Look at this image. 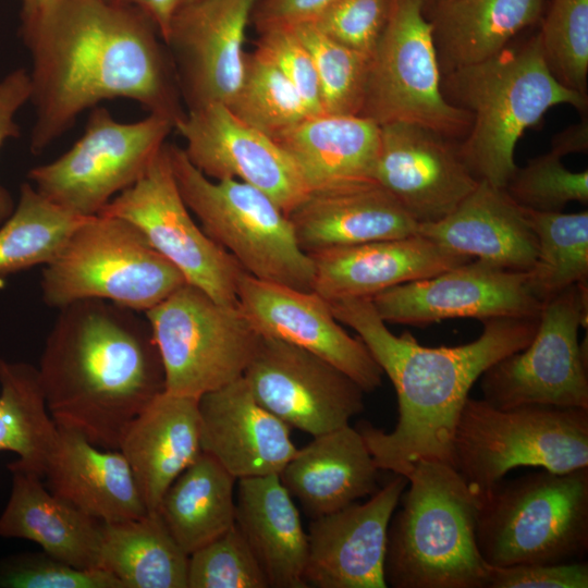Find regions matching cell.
Returning a JSON list of instances; mask_svg holds the SVG:
<instances>
[{
	"instance_id": "obj_9",
	"label": "cell",
	"mask_w": 588,
	"mask_h": 588,
	"mask_svg": "<svg viewBox=\"0 0 588 588\" xmlns=\"http://www.w3.org/2000/svg\"><path fill=\"white\" fill-rule=\"evenodd\" d=\"M180 194L204 232L244 272L259 280L311 291L314 267L283 210L260 189L234 179L212 180L183 148L168 144Z\"/></svg>"
},
{
	"instance_id": "obj_51",
	"label": "cell",
	"mask_w": 588,
	"mask_h": 588,
	"mask_svg": "<svg viewBox=\"0 0 588 588\" xmlns=\"http://www.w3.org/2000/svg\"><path fill=\"white\" fill-rule=\"evenodd\" d=\"M48 0H21L22 2V13H30L40 7H42Z\"/></svg>"
},
{
	"instance_id": "obj_15",
	"label": "cell",
	"mask_w": 588,
	"mask_h": 588,
	"mask_svg": "<svg viewBox=\"0 0 588 588\" xmlns=\"http://www.w3.org/2000/svg\"><path fill=\"white\" fill-rule=\"evenodd\" d=\"M255 400L313 437L348 425L364 411L363 388L320 356L260 335L244 375Z\"/></svg>"
},
{
	"instance_id": "obj_45",
	"label": "cell",
	"mask_w": 588,
	"mask_h": 588,
	"mask_svg": "<svg viewBox=\"0 0 588 588\" xmlns=\"http://www.w3.org/2000/svg\"><path fill=\"white\" fill-rule=\"evenodd\" d=\"M258 34L254 51L272 63L287 78L311 115L323 114L313 58L293 27H274Z\"/></svg>"
},
{
	"instance_id": "obj_1",
	"label": "cell",
	"mask_w": 588,
	"mask_h": 588,
	"mask_svg": "<svg viewBox=\"0 0 588 588\" xmlns=\"http://www.w3.org/2000/svg\"><path fill=\"white\" fill-rule=\"evenodd\" d=\"M21 17L33 63V152L103 100L127 98L174 123L185 114L171 53L140 10L110 0H48Z\"/></svg>"
},
{
	"instance_id": "obj_30",
	"label": "cell",
	"mask_w": 588,
	"mask_h": 588,
	"mask_svg": "<svg viewBox=\"0 0 588 588\" xmlns=\"http://www.w3.org/2000/svg\"><path fill=\"white\" fill-rule=\"evenodd\" d=\"M273 140L309 192L375 181L380 125L360 115H311Z\"/></svg>"
},
{
	"instance_id": "obj_27",
	"label": "cell",
	"mask_w": 588,
	"mask_h": 588,
	"mask_svg": "<svg viewBox=\"0 0 588 588\" xmlns=\"http://www.w3.org/2000/svg\"><path fill=\"white\" fill-rule=\"evenodd\" d=\"M197 397L163 391L127 426L119 450L149 513L175 478L201 453Z\"/></svg>"
},
{
	"instance_id": "obj_6",
	"label": "cell",
	"mask_w": 588,
	"mask_h": 588,
	"mask_svg": "<svg viewBox=\"0 0 588 588\" xmlns=\"http://www.w3.org/2000/svg\"><path fill=\"white\" fill-rule=\"evenodd\" d=\"M476 542L490 566L581 561L588 551V467L502 479L481 492Z\"/></svg>"
},
{
	"instance_id": "obj_20",
	"label": "cell",
	"mask_w": 588,
	"mask_h": 588,
	"mask_svg": "<svg viewBox=\"0 0 588 588\" xmlns=\"http://www.w3.org/2000/svg\"><path fill=\"white\" fill-rule=\"evenodd\" d=\"M237 305L260 335L320 356L366 393L382 384L383 372L365 343L343 329L329 302L316 292L259 280L244 272L238 283Z\"/></svg>"
},
{
	"instance_id": "obj_26",
	"label": "cell",
	"mask_w": 588,
	"mask_h": 588,
	"mask_svg": "<svg viewBox=\"0 0 588 588\" xmlns=\"http://www.w3.org/2000/svg\"><path fill=\"white\" fill-rule=\"evenodd\" d=\"M417 234L450 252L512 271H529L537 255V238L523 208L504 188L486 181L444 218L418 224Z\"/></svg>"
},
{
	"instance_id": "obj_13",
	"label": "cell",
	"mask_w": 588,
	"mask_h": 588,
	"mask_svg": "<svg viewBox=\"0 0 588 588\" xmlns=\"http://www.w3.org/2000/svg\"><path fill=\"white\" fill-rule=\"evenodd\" d=\"M587 283L544 302L537 331L523 350L491 365L480 377L482 396L499 408L551 405L588 409Z\"/></svg>"
},
{
	"instance_id": "obj_14",
	"label": "cell",
	"mask_w": 588,
	"mask_h": 588,
	"mask_svg": "<svg viewBox=\"0 0 588 588\" xmlns=\"http://www.w3.org/2000/svg\"><path fill=\"white\" fill-rule=\"evenodd\" d=\"M98 215L127 220L187 283L218 303L237 305V289L244 270L192 218L176 185L168 143L145 173L114 196Z\"/></svg>"
},
{
	"instance_id": "obj_28",
	"label": "cell",
	"mask_w": 588,
	"mask_h": 588,
	"mask_svg": "<svg viewBox=\"0 0 588 588\" xmlns=\"http://www.w3.org/2000/svg\"><path fill=\"white\" fill-rule=\"evenodd\" d=\"M379 471L360 432L346 425L297 449L279 478L305 514L315 518L373 494Z\"/></svg>"
},
{
	"instance_id": "obj_12",
	"label": "cell",
	"mask_w": 588,
	"mask_h": 588,
	"mask_svg": "<svg viewBox=\"0 0 588 588\" xmlns=\"http://www.w3.org/2000/svg\"><path fill=\"white\" fill-rule=\"evenodd\" d=\"M91 109L83 136L58 159L28 173L44 197L82 217L98 215L132 186L174 128L170 118L157 113L121 123L103 107Z\"/></svg>"
},
{
	"instance_id": "obj_4",
	"label": "cell",
	"mask_w": 588,
	"mask_h": 588,
	"mask_svg": "<svg viewBox=\"0 0 588 588\" xmlns=\"http://www.w3.org/2000/svg\"><path fill=\"white\" fill-rule=\"evenodd\" d=\"M445 100L471 117L461 154L479 181L504 188L517 169L516 144L552 107L586 111L588 97L562 84L549 71L537 33L514 40L491 58L441 77Z\"/></svg>"
},
{
	"instance_id": "obj_22",
	"label": "cell",
	"mask_w": 588,
	"mask_h": 588,
	"mask_svg": "<svg viewBox=\"0 0 588 588\" xmlns=\"http://www.w3.org/2000/svg\"><path fill=\"white\" fill-rule=\"evenodd\" d=\"M201 452L236 480L279 475L297 448L291 427L261 406L243 377L198 400Z\"/></svg>"
},
{
	"instance_id": "obj_49",
	"label": "cell",
	"mask_w": 588,
	"mask_h": 588,
	"mask_svg": "<svg viewBox=\"0 0 588 588\" xmlns=\"http://www.w3.org/2000/svg\"><path fill=\"white\" fill-rule=\"evenodd\" d=\"M122 5L134 7L149 16L164 41L177 0H110Z\"/></svg>"
},
{
	"instance_id": "obj_41",
	"label": "cell",
	"mask_w": 588,
	"mask_h": 588,
	"mask_svg": "<svg viewBox=\"0 0 588 588\" xmlns=\"http://www.w3.org/2000/svg\"><path fill=\"white\" fill-rule=\"evenodd\" d=\"M187 588H270L266 574L234 524L188 555Z\"/></svg>"
},
{
	"instance_id": "obj_34",
	"label": "cell",
	"mask_w": 588,
	"mask_h": 588,
	"mask_svg": "<svg viewBox=\"0 0 588 588\" xmlns=\"http://www.w3.org/2000/svg\"><path fill=\"white\" fill-rule=\"evenodd\" d=\"M188 554L158 512L102 523L100 568L123 588H187Z\"/></svg>"
},
{
	"instance_id": "obj_24",
	"label": "cell",
	"mask_w": 588,
	"mask_h": 588,
	"mask_svg": "<svg viewBox=\"0 0 588 588\" xmlns=\"http://www.w3.org/2000/svg\"><path fill=\"white\" fill-rule=\"evenodd\" d=\"M42 478L52 494L102 523L149 513L121 451L96 446L68 428L58 427Z\"/></svg>"
},
{
	"instance_id": "obj_33",
	"label": "cell",
	"mask_w": 588,
	"mask_h": 588,
	"mask_svg": "<svg viewBox=\"0 0 588 588\" xmlns=\"http://www.w3.org/2000/svg\"><path fill=\"white\" fill-rule=\"evenodd\" d=\"M235 481L217 460L201 452L164 492L156 512L188 555L235 524Z\"/></svg>"
},
{
	"instance_id": "obj_40",
	"label": "cell",
	"mask_w": 588,
	"mask_h": 588,
	"mask_svg": "<svg viewBox=\"0 0 588 588\" xmlns=\"http://www.w3.org/2000/svg\"><path fill=\"white\" fill-rule=\"evenodd\" d=\"M537 35L551 74L587 96L588 0H551Z\"/></svg>"
},
{
	"instance_id": "obj_46",
	"label": "cell",
	"mask_w": 588,
	"mask_h": 588,
	"mask_svg": "<svg viewBox=\"0 0 588 588\" xmlns=\"http://www.w3.org/2000/svg\"><path fill=\"white\" fill-rule=\"evenodd\" d=\"M588 563L490 566L487 588H587Z\"/></svg>"
},
{
	"instance_id": "obj_16",
	"label": "cell",
	"mask_w": 588,
	"mask_h": 588,
	"mask_svg": "<svg viewBox=\"0 0 588 588\" xmlns=\"http://www.w3.org/2000/svg\"><path fill=\"white\" fill-rule=\"evenodd\" d=\"M385 323L427 326L448 319L536 317L542 304L527 273L476 259L428 278L388 289L371 298Z\"/></svg>"
},
{
	"instance_id": "obj_2",
	"label": "cell",
	"mask_w": 588,
	"mask_h": 588,
	"mask_svg": "<svg viewBox=\"0 0 588 588\" xmlns=\"http://www.w3.org/2000/svg\"><path fill=\"white\" fill-rule=\"evenodd\" d=\"M336 320L365 343L397 397V422L387 432L358 424L377 467L405 475L420 460L451 465V445L474 383L495 362L525 348L539 323L536 317L482 320L481 334L457 346L428 347L411 332L392 333L370 298L329 302Z\"/></svg>"
},
{
	"instance_id": "obj_10",
	"label": "cell",
	"mask_w": 588,
	"mask_h": 588,
	"mask_svg": "<svg viewBox=\"0 0 588 588\" xmlns=\"http://www.w3.org/2000/svg\"><path fill=\"white\" fill-rule=\"evenodd\" d=\"M166 377V391L199 399L241 377L260 334L236 306L185 283L145 313Z\"/></svg>"
},
{
	"instance_id": "obj_21",
	"label": "cell",
	"mask_w": 588,
	"mask_h": 588,
	"mask_svg": "<svg viewBox=\"0 0 588 588\" xmlns=\"http://www.w3.org/2000/svg\"><path fill=\"white\" fill-rule=\"evenodd\" d=\"M407 483L405 476L394 474L366 502L310 519L304 569L307 587H387L388 528Z\"/></svg>"
},
{
	"instance_id": "obj_38",
	"label": "cell",
	"mask_w": 588,
	"mask_h": 588,
	"mask_svg": "<svg viewBox=\"0 0 588 588\" xmlns=\"http://www.w3.org/2000/svg\"><path fill=\"white\" fill-rule=\"evenodd\" d=\"M226 106L271 138L311 117L295 87L256 51L245 53L241 85Z\"/></svg>"
},
{
	"instance_id": "obj_32",
	"label": "cell",
	"mask_w": 588,
	"mask_h": 588,
	"mask_svg": "<svg viewBox=\"0 0 588 588\" xmlns=\"http://www.w3.org/2000/svg\"><path fill=\"white\" fill-rule=\"evenodd\" d=\"M543 11L544 0H452L425 12L441 76L497 54Z\"/></svg>"
},
{
	"instance_id": "obj_18",
	"label": "cell",
	"mask_w": 588,
	"mask_h": 588,
	"mask_svg": "<svg viewBox=\"0 0 588 588\" xmlns=\"http://www.w3.org/2000/svg\"><path fill=\"white\" fill-rule=\"evenodd\" d=\"M375 181L417 224L448 216L480 182L466 164L460 140L402 121L380 125Z\"/></svg>"
},
{
	"instance_id": "obj_52",
	"label": "cell",
	"mask_w": 588,
	"mask_h": 588,
	"mask_svg": "<svg viewBox=\"0 0 588 588\" xmlns=\"http://www.w3.org/2000/svg\"><path fill=\"white\" fill-rule=\"evenodd\" d=\"M452 0H424V12Z\"/></svg>"
},
{
	"instance_id": "obj_47",
	"label": "cell",
	"mask_w": 588,
	"mask_h": 588,
	"mask_svg": "<svg viewBox=\"0 0 588 588\" xmlns=\"http://www.w3.org/2000/svg\"><path fill=\"white\" fill-rule=\"evenodd\" d=\"M30 94L29 73L25 69L14 70L0 81V147L7 139L20 135L14 118L21 107L30 100ZM14 207L11 195L0 185V224Z\"/></svg>"
},
{
	"instance_id": "obj_17",
	"label": "cell",
	"mask_w": 588,
	"mask_h": 588,
	"mask_svg": "<svg viewBox=\"0 0 588 588\" xmlns=\"http://www.w3.org/2000/svg\"><path fill=\"white\" fill-rule=\"evenodd\" d=\"M174 128L185 140L188 160L212 180L234 179L267 194L287 216L309 193L287 154L226 105L187 110Z\"/></svg>"
},
{
	"instance_id": "obj_29",
	"label": "cell",
	"mask_w": 588,
	"mask_h": 588,
	"mask_svg": "<svg viewBox=\"0 0 588 588\" xmlns=\"http://www.w3.org/2000/svg\"><path fill=\"white\" fill-rule=\"evenodd\" d=\"M12 486L0 537L26 539L77 568H100L102 522L52 494L35 471L10 463Z\"/></svg>"
},
{
	"instance_id": "obj_3",
	"label": "cell",
	"mask_w": 588,
	"mask_h": 588,
	"mask_svg": "<svg viewBox=\"0 0 588 588\" xmlns=\"http://www.w3.org/2000/svg\"><path fill=\"white\" fill-rule=\"evenodd\" d=\"M37 370L54 424L106 450H119L130 422L166 391L147 318L105 299L59 308Z\"/></svg>"
},
{
	"instance_id": "obj_8",
	"label": "cell",
	"mask_w": 588,
	"mask_h": 588,
	"mask_svg": "<svg viewBox=\"0 0 588 588\" xmlns=\"http://www.w3.org/2000/svg\"><path fill=\"white\" fill-rule=\"evenodd\" d=\"M187 283L183 274L131 222L86 217L42 270L44 302L62 308L82 299H105L146 313Z\"/></svg>"
},
{
	"instance_id": "obj_25",
	"label": "cell",
	"mask_w": 588,
	"mask_h": 588,
	"mask_svg": "<svg viewBox=\"0 0 588 588\" xmlns=\"http://www.w3.org/2000/svg\"><path fill=\"white\" fill-rule=\"evenodd\" d=\"M301 248H323L417 234L418 224L376 181L309 192L287 215Z\"/></svg>"
},
{
	"instance_id": "obj_39",
	"label": "cell",
	"mask_w": 588,
	"mask_h": 588,
	"mask_svg": "<svg viewBox=\"0 0 588 588\" xmlns=\"http://www.w3.org/2000/svg\"><path fill=\"white\" fill-rule=\"evenodd\" d=\"M291 27L313 58L323 114L359 115L371 57L330 39L309 22Z\"/></svg>"
},
{
	"instance_id": "obj_35",
	"label": "cell",
	"mask_w": 588,
	"mask_h": 588,
	"mask_svg": "<svg viewBox=\"0 0 588 588\" xmlns=\"http://www.w3.org/2000/svg\"><path fill=\"white\" fill-rule=\"evenodd\" d=\"M57 436L37 368L0 357V452L15 453L14 465L44 477Z\"/></svg>"
},
{
	"instance_id": "obj_37",
	"label": "cell",
	"mask_w": 588,
	"mask_h": 588,
	"mask_svg": "<svg viewBox=\"0 0 588 588\" xmlns=\"http://www.w3.org/2000/svg\"><path fill=\"white\" fill-rule=\"evenodd\" d=\"M523 210L537 238L536 259L526 272L531 294L543 304L574 284L587 283L588 211Z\"/></svg>"
},
{
	"instance_id": "obj_31",
	"label": "cell",
	"mask_w": 588,
	"mask_h": 588,
	"mask_svg": "<svg viewBox=\"0 0 588 588\" xmlns=\"http://www.w3.org/2000/svg\"><path fill=\"white\" fill-rule=\"evenodd\" d=\"M235 525L271 588H307L308 540L294 499L279 475L238 479Z\"/></svg>"
},
{
	"instance_id": "obj_42",
	"label": "cell",
	"mask_w": 588,
	"mask_h": 588,
	"mask_svg": "<svg viewBox=\"0 0 588 588\" xmlns=\"http://www.w3.org/2000/svg\"><path fill=\"white\" fill-rule=\"evenodd\" d=\"M562 157L549 151L512 174L504 189L520 207L542 212H560L569 201L588 203V171L566 169Z\"/></svg>"
},
{
	"instance_id": "obj_50",
	"label": "cell",
	"mask_w": 588,
	"mask_h": 588,
	"mask_svg": "<svg viewBox=\"0 0 588 588\" xmlns=\"http://www.w3.org/2000/svg\"><path fill=\"white\" fill-rule=\"evenodd\" d=\"M588 149V123L587 118L579 123L571 125L551 140V151L564 157L569 154L586 152Z\"/></svg>"
},
{
	"instance_id": "obj_53",
	"label": "cell",
	"mask_w": 588,
	"mask_h": 588,
	"mask_svg": "<svg viewBox=\"0 0 588 588\" xmlns=\"http://www.w3.org/2000/svg\"><path fill=\"white\" fill-rule=\"evenodd\" d=\"M195 1H198V0H177V7H181V5H184V4H188V3H192V2H195Z\"/></svg>"
},
{
	"instance_id": "obj_43",
	"label": "cell",
	"mask_w": 588,
	"mask_h": 588,
	"mask_svg": "<svg viewBox=\"0 0 588 588\" xmlns=\"http://www.w3.org/2000/svg\"><path fill=\"white\" fill-rule=\"evenodd\" d=\"M1 588H123L101 568H77L46 552H24L0 559Z\"/></svg>"
},
{
	"instance_id": "obj_11",
	"label": "cell",
	"mask_w": 588,
	"mask_h": 588,
	"mask_svg": "<svg viewBox=\"0 0 588 588\" xmlns=\"http://www.w3.org/2000/svg\"><path fill=\"white\" fill-rule=\"evenodd\" d=\"M424 0H390L385 27L370 59L360 117L377 124L411 122L462 140L471 117L450 105Z\"/></svg>"
},
{
	"instance_id": "obj_48",
	"label": "cell",
	"mask_w": 588,
	"mask_h": 588,
	"mask_svg": "<svg viewBox=\"0 0 588 588\" xmlns=\"http://www.w3.org/2000/svg\"><path fill=\"white\" fill-rule=\"evenodd\" d=\"M335 0H257L250 23L257 33L310 22Z\"/></svg>"
},
{
	"instance_id": "obj_5",
	"label": "cell",
	"mask_w": 588,
	"mask_h": 588,
	"mask_svg": "<svg viewBox=\"0 0 588 588\" xmlns=\"http://www.w3.org/2000/svg\"><path fill=\"white\" fill-rule=\"evenodd\" d=\"M404 476L408 489L388 528L387 587L487 588L476 542L481 492L443 462L417 461Z\"/></svg>"
},
{
	"instance_id": "obj_23",
	"label": "cell",
	"mask_w": 588,
	"mask_h": 588,
	"mask_svg": "<svg viewBox=\"0 0 588 588\" xmlns=\"http://www.w3.org/2000/svg\"><path fill=\"white\" fill-rule=\"evenodd\" d=\"M308 255L314 267L311 291L328 302L371 299L395 285L473 259L420 234L323 248Z\"/></svg>"
},
{
	"instance_id": "obj_19",
	"label": "cell",
	"mask_w": 588,
	"mask_h": 588,
	"mask_svg": "<svg viewBox=\"0 0 588 588\" xmlns=\"http://www.w3.org/2000/svg\"><path fill=\"white\" fill-rule=\"evenodd\" d=\"M257 0H198L177 7L164 42L188 109L229 105L244 73V41Z\"/></svg>"
},
{
	"instance_id": "obj_36",
	"label": "cell",
	"mask_w": 588,
	"mask_h": 588,
	"mask_svg": "<svg viewBox=\"0 0 588 588\" xmlns=\"http://www.w3.org/2000/svg\"><path fill=\"white\" fill-rule=\"evenodd\" d=\"M85 218L23 183L14 210L0 225V275L52 261Z\"/></svg>"
},
{
	"instance_id": "obj_7",
	"label": "cell",
	"mask_w": 588,
	"mask_h": 588,
	"mask_svg": "<svg viewBox=\"0 0 588 588\" xmlns=\"http://www.w3.org/2000/svg\"><path fill=\"white\" fill-rule=\"evenodd\" d=\"M451 465L487 491L520 466L553 473L588 467V409L551 405L499 408L468 397L451 445Z\"/></svg>"
},
{
	"instance_id": "obj_44",
	"label": "cell",
	"mask_w": 588,
	"mask_h": 588,
	"mask_svg": "<svg viewBox=\"0 0 588 588\" xmlns=\"http://www.w3.org/2000/svg\"><path fill=\"white\" fill-rule=\"evenodd\" d=\"M389 11L390 0H335L309 23L330 39L371 57Z\"/></svg>"
}]
</instances>
